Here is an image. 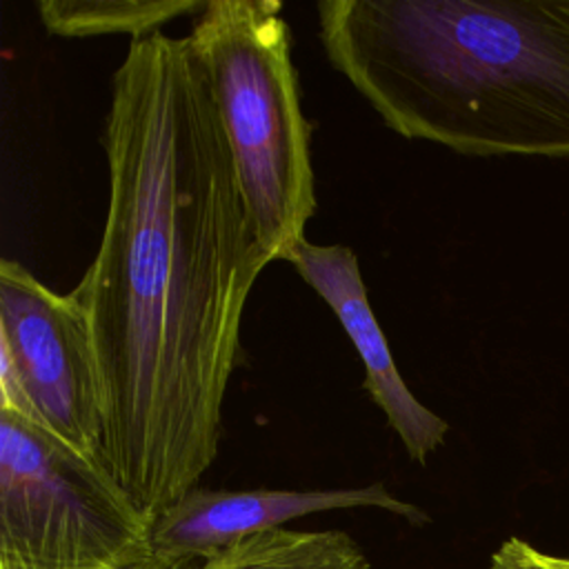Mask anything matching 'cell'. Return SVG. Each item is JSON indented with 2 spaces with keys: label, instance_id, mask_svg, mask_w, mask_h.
I'll return each instance as SVG.
<instances>
[{
  "label": "cell",
  "instance_id": "1",
  "mask_svg": "<svg viewBox=\"0 0 569 569\" xmlns=\"http://www.w3.org/2000/svg\"><path fill=\"white\" fill-rule=\"evenodd\" d=\"M102 147L107 218L71 293L96 358L104 467L153 525L218 456L244 305L271 260L187 36L131 40Z\"/></svg>",
  "mask_w": 569,
  "mask_h": 569
},
{
  "label": "cell",
  "instance_id": "2",
  "mask_svg": "<svg viewBox=\"0 0 569 569\" xmlns=\"http://www.w3.org/2000/svg\"><path fill=\"white\" fill-rule=\"evenodd\" d=\"M331 67L385 127L462 156L569 158V0H322Z\"/></svg>",
  "mask_w": 569,
  "mask_h": 569
},
{
  "label": "cell",
  "instance_id": "3",
  "mask_svg": "<svg viewBox=\"0 0 569 569\" xmlns=\"http://www.w3.org/2000/svg\"><path fill=\"white\" fill-rule=\"evenodd\" d=\"M187 38L204 71L258 247L271 262L282 260L316 213L311 127L282 2L207 0Z\"/></svg>",
  "mask_w": 569,
  "mask_h": 569
},
{
  "label": "cell",
  "instance_id": "4",
  "mask_svg": "<svg viewBox=\"0 0 569 569\" xmlns=\"http://www.w3.org/2000/svg\"><path fill=\"white\" fill-rule=\"evenodd\" d=\"M151 527L100 460L0 409V569H136Z\"/></svg>",
  "mask_w": 569,
  "mask_h": 569
},
{
  "label": "cell",
  "instance_id": "5",
  "mask_svg": "<svg viewBox=\"0 0 569 569\" xmlns=\"http://www.w3.org/2000/svg\"><path fill=\"white\" fill-rule=\"evenodd\" d=\"M0 409L102 460V398L87 318L24 264L0 262Z\"/></svg>",
  "mask_w": 569,
  "mask_h": 569
},
{
  "label": "cell",
  "instance_id": "6",
  "mask_svg": "<svg viewBox=\"0 0 569 569\" xmlns=\"http://www.w3.org/2000/svg\"><path fill=\"white\" fill-rule=\"evenodd\" d=\"M382 509L409 525L429 516L393 496L382 482L347 489H191L162 511L151 527V549L169 560H207L209 556L291 520L336 509Z\"/></svg>",
  "mask_w": 569,
  "mask_h": 569
},
{
  "label": "cell",
  "instance_id": "7",
  "mask_svg": "<svg viewBox=\"0 0 569 569\" xmlns=\"http://www.w3.org/2000/svg\"><path fill=\"white\" fill-rule=\"evenodd\" d=\"M282 260L333 311L365 365V391L385 413L407 456L416 465H427L429 456L445 442L449 422L425 407L402 380L369 305L356 251L347 244H316L302 238Z\"/></svg>",
  "mask_w": 569,
  "mask_h": 569
},
{
  "label": "cell",
  "instance_id": "8",
  "mask_svg": "<svg viewBox=\"0 0 569 569\" xmlns=\"http://www.w3.org/2000/svg\"><path fill=\"white\" fill-rule=\"evenodd\" d=\"M200 569H369V560L340 529L280 527L209 556Z\"/></svg>",
  "mask_w": 569,
  "mask_h": 569
},
{
  "label": "cell",
  "instance_id": "9",
  "mask_svg": "<svg viewBox=\"0 0 569 569\" xmlns=\"http://www.w3.org/2000/svg\"><path fill=\"white\" fill-rule=\"evenodd\" d=\"M204 0H40L38 13L44 29L60 38L158 33L180 16H196Z\"/></svg>",
  "mask_w": 569,
  "mask_h": 569
},
{
  "label": "cell",
  "instance_id": "10",
  "mask_svg": "<svg viewBox=\"0 0 569 569\" xmlns=\"http://www.w3.org/2000/svg\"><path fill=\"white\" fill-rule=\"evenodd\" d=\"M489 569H569L562 556L547 553L522 538H507L489 560Z\"/></svg>",
  "mask_w": 569,
  "mask_h": 569
},
{
  "label": "cell",
  "instance_id": "11",
  "mask_svg": "<svg viewBox=\"0 0 569 569\" xmlns=\"http://www.w3.org/2000/svg\"><path fill=\"white\" fill-rule=\"evenodd\" d=\"M136 569H200V562L198 560H169V558L151 556L147 562L138 565Z\"/></svg>",
  "mask_w": 569,
  "mask_h": 569
},
{
  "label": "cell",
  "instance_id": "12",
  "mask_svg": "<svg viewBox=\"0 0 569 569\" xmlns=\"http://www.w3.org/2000/svg\"><path fill=\"white\" fill-rule=\"evenodd\" d=\"M562 558H565V562H567V565H569V558H567V556H562Z\"/></svg>",
  "mask_w": 569,
  "mask_h": 569
}]
</instances>
